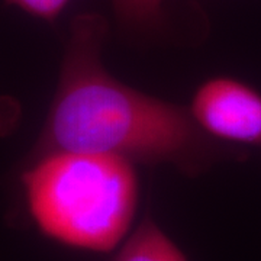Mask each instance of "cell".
Returning <instances> with one entry per match:
<instances>
[{
  "label": "cell",
  "mask_w": 261,
  "mask_h": 261,
  "mask_svg": "<svg viewBox=\"0 0 261 261\" xmlns=\"http://www.w3.org/2000/svg\"><path fill=\"white\" fill-rule=\"evenodd\" d=\"M164 0H111L118 23L132 31L155 28L161 20Z\"/></svg>",
  "instance_id": "5b68a950"
},
{
  "label": "cell",
  "mask_w": 261,
  "mask_h": 261,
  "mask_svg": "<svg viewBox=\"0 0 261 261\" xmlns=\"http://www.w3.org/2000/svg\"><path fill=\"white\" fill-rule=\"evenodd\" d=\"M196 122L216 140L261 155V93L232 77H214L193 94Z\"/></svg>",
  "instance_id": "3957f363"
},
{
  "label": "cell",
  "mask_w": 261,
  "mask_h": 261,
  "mask_svg": "<svg viewBox=\"0 0 261 261\" xmlns=\"http://www.w3.org/2000/svg\"><path fill=\"white\" fill-rule=\"evenodd\" d=\"M31 16L47 22L56 20L67 8L70 0H5Z\"/></svg>",
  "instance_id": "8992f818"
},
{
  "label": "cell",
  "mask_w": 261,
  "mask_h": 261,
  "mask_svg": "<svg viewBox=\"0 0 261 261\" xmlns=\"http://www.w3.org/2000/svg\"><path fill=\"white\" fill-rule=\"evenodd\" d=\"M112 261H187L186 255L149 216L123 241Z\"/></svg>",
  "instance_id": "277c9868"
},
{
  "label": "cell",
  "mask_w": 261,
  "mask_h": 261,
  "mask_svg": "<svg viewBox=\"0 0 261 261\" xmlns=\"http://www.w3.org/2000/svg\"><path fill=\"white\" fill-rule=\"evenodd\" d=\"M105 16L77 15L64 42L57 90L31 159L51 151H86L134 164L171 166L199 177L216 164L243 160V148L211 137L190 108L137 90L103 63Z\"/></svg>",
  "instance_id": "6da1fadb"
},
{
  "label": "cell",
  "mask_w": 261,
  "mask_h": 261,
  "mask_svg": "<svg viewBox=\"0 0 261 261\" xmlns=\"http://www.w3.org/2000/svg\"><path fill=\"white\" fill-rule=\"evenodd\" d=\"M28 214L48 238L109 252L123 241L138 206L135 164L108 154L51 151L20 174Z\"/></svg>",
  "instance_id": "7a4b0ae2"
}]
</instances>
